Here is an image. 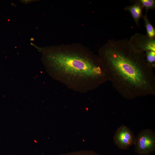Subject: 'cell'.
Masks as SVG:
<instances>
[{
    "mask_svg": "<svg viewBox=\"0 0 155 155\" xmlns=\"http://www.w3.org/2000/svg\"><path fill=\"white\" fill-rule=\"evenodd\" d=\"M131 45L141 52L152 50L155 51V38H151L147 35L137 33L129 40Z\"/></svg>",
    "mask_w": 155,
    "mask_h": 155,
    "instance_id": "cell-5",
    "label": "cell"
},
{
    "mask_svg": "<svg viewBox=\"0 0 155 155\" xmlns=\"http://www.w3.org/2000/svg\"><path fill=\"white\" fill-rule=\"evenodd\" d=\"M47 57L51 65L65 82L74 85L85 83L90 90L108 81L99 59L95 61L79 54L60 52L49 53Z\"/></svg>",
    "mask_w": 155,
    "mask_h": 155,
    "instance_id": "cell-2",
    "label": "cell"
},
{
    "mask_svg": "<svg viewBox=\"0 0 155 155\" xmlns=\"http://www.w3.org/2000/svg\"><path fill=\"white\" fill-rule=\"evenodd\" d=\"M148 11H146V14L143 16V18L144 21L146 29L147 35L150 38H155V29L150 22L147 16Z\"/></svg>",
    "mask_w": 155,
    "mask_h": 155,
    "instance_id": "cell-7",
    "label": "cell"
},
{
    "mask_svg": "<svg viewBox=\"0 0 155 155\" xmlns=\"http://www.w3.org/2000/svg\"><path fill=\"white\" fill-rule=\"evenodd\" d=\"M75 155H100L98 154H96V153H95L94 152L92 151H90V152H88L86 153H85V155L84 154H76Z\"/></svg>",
    "mask_w": 155,
    "mask_h": 155,
    "instance_id": "cell-10",
    "label": "cell"
},
{
    "mask_svg": "<svg viewBox=\"0 0 155 155\" xmlns=\"http://www.w3.org/2000/svg\"><path fill=\"white\" fill-rule=\"evenodd\" d=\"M135 137L129 127L123 125L119 127L113 137L115 144L120 149L125 150L134 144Z\"/></svg>",
    "mask_w": 155,
    "mask_h": 155,
    "instance_id": "cell-4",
    "label": "cell"
},
{
    "mask_svg": "<svg viewBox=\"0 0 155 155\" xmlns=\"http://www.w3.org/2000/svg\"><path fill=\"white\" fill-rule=\"evenodd\" d=\"M99 60L113 86L124 98L133 99L155 94V75L145 54L127 39L109 40Z\"/></svg>",
    "mask_w": 155,
    "mask_h": 155,
    "instance_id": "cell-1",
    "label": "cell"
},
{
    "mask_svg": "<svg viewBox=\"0 0 155 155\" xmlns=\"http://www.w3.org/2000/svg\"><path fill=\"white\" fill-rule=\"evenodd\" d=\"M134 145L135 152L140 155L150 154L155 150V133L146 129L140 131L135 137Z\"/></svg>",
    "mask_w": 155,
    "mask_h": 155,
    "instance_id": "cell-3",
    "label": "cell"
},
{
    "mask_svg": "<svg viewBox=\"0 0 155 155\" xmlns=\"http://www.w3.org/2000/svg\"><path fill=\"white\" fill-rule=\"evenodd\" d=\"M149 154H143L141 155H149Z\"/></svg>",
    "mask_w": 155,
    "mask_h": 155,
    "instance_id": "cell-11",
    "label": "cell"
},
{
    "mask_svg": "<svg viewBox=\"0 0 155 155\" xmlns=\"http://www.w3.org/2000/svg\"><path fill=\"white\" fill-rule=\"evenodd\" d=\"M144 7L140 1H137L133 5L126 7L124 9L131 13L132 16L138 26L139 21L143 17L142 10Z\"/></svg>",
    "mask_w": 155,
    "mask_h": 155,
    "instance_id": "cell-6",
    "label": "cell"
},
{
    "mask_svg": "<svg viewBox=\"0 0 155 155\" xmlns=\"http://www.w3.org/2000/svg\"><path fill=\"white\" fill-rule=\"evenodd\" d=\"M144 7L146 11L149 9H154L155 6V1L154 0H140Z\"/></svg>",
    "mask_w": 155,
    "mask_h": 155,
    "instance_id": "cell-9",
    "label": "cell"
},
{
    "mask_svg": "<svg viewBox=\"0 0 155 155\" xmlns=\"http://www.w3.org/2000/svg\"><path fill=\"white\" fill-rule=\"evenodd\" d=\"M146 57L148 63L153 68L155 67V51L148 50L146 51Z\"/></svg>",
    "mask_w": 155,
    "mask_h": 155,
    "instance_id": "cell-8",
    "label": "cell"
}]
</instances>
